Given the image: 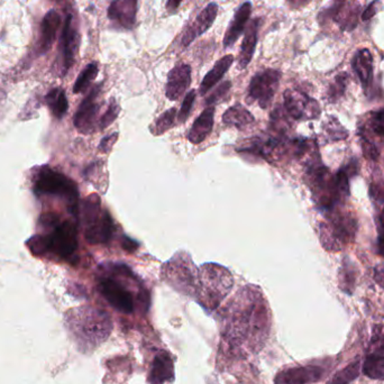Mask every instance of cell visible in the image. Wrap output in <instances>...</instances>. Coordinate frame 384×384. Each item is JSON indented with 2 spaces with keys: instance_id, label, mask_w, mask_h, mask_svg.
Segmentation results:
<instances>
[{
  "instance_id": "cell-1",
  "label": "cell",
  "mask_w": 384,
  "mask_h": 384,
  "mask_svg": "<svg viewBox=\"0 0 384 384\" xmlns=\"http://www.w3.org/2000/svg\"><path fill=\"white\" fill-rule=\"evenodd\" d=\"M266 312L263 301L254 291L242 290L226 316L225 336L233 348L254 351L257 341L266 339Z\"/></svg>"
},
{
  "instance_id": "cell-2",
  "label": "cell",
  "mask_w": 384,
  "mask_h": 384,
  "mask_svg": "<svg viewBox=\"0 0 384 384\" xmlns=\"http://www.w3.org/2000/svg\"><path fill=\"white\" fill-rule=\"evenodd\" d=\"M65 325L81 350L97 348L109 336L113 328L107 312L89 306L67 311Z\"/></svg>"
},
{
  "instance_id": "cell-3",
  "label": "cell",
  "mask_w": 384,
  "mask_h": 384,
  "mask_svg": "<svg viewBox=\"0 0 384 384\" xmlns=\"http://www.w3.org/2000/svg\"><path fill=\"white\" fill-rule=\"evenodd\" d=\"M233 287V277L228 270L217 264H204L198 273L195 295L200 303L215 309Z\"/></svg>"
},
{
  "instance_id": "cell-4",
  "label": "cell",
  "mask_w": 384,
  "mask_h": 384,
  "mask_svg": "<svg viewBox=\"0 0 384 384\" xmlns=\"http://www.w3.org/2000/svg\"><path fill=\"white\" fill-rule=\"evenodd\" d=\"M34 192L39 195H55L63 198L74 217L79 213V191L74 181L52 169L43 168L34 183Z\"/></svg>"
},
{
  "instance_id": "cell-5",
  "label": "cell",
  "mask_w": 384,
  "mask_h": 384,
  "mask_svg": "<svg viewBox=\"0 0 384 384\" xmlns=\"http://www.w3.org/2000/svg\"><path fill=\"white\" fill-rule=\"evenodd\" d=\"M85 237L89 244H107L113 235V220L109 213L101 207L100 198L96 193L85 198L83 204Z\"/></svg>"
},
{
  "instance_id": "cell-6",
  "label": "cell",
  "mask_w": 384,
  "mask_h": 384,
  "mask_svg": "<svg viewBox=\"0 0 384 384\" xmlns=\"http://www.w3.org/2000/svg\"><path fill=\"white\" fill-rule=\"evenodd\" d=\"M49 235H43L45 241L46 255L54 254L63 259L74 256L78 248V231L72 222L64 220L51 227Z\"/></svg>"
},
{
  "instance_id": "cell-7",
  "label": "cell",
  "mask_w": 384,
  "mask_h": 384,
  "mask_svg": "<svg viewBox=\"0 0 384 384\" xmlns=\"http://www.w3.org/2000/svg\"><path fill=\"white\" fill-rule=\"evenodd\" d=\"M162 275L174 288L181 290L182 292H195L197 284V272L193 263L184 256H175L163 266Z\"/></svg>"
},
{
  "instance_id": "cell-8",
  "label": "cell",
  "mask_w": 384,
  "mask_h": 384,
  "mask_svg": "<svg viewBox=\"0 0 384 384\" xmlns=\"http://www.w3.org/2000/svg\"><path fill=\"white\" fill-rule=\"evenodd\" d=\"M281 76L280 71L275 69H266L256 74L248 85V98L256 101L263 109L268 108L277 92Z\"/></svg>"
},
{
  "instance_id": "cell-9",
  "label": "cell",
  "mask_w": 384,
  "mask_h": 384,
  "mask_svg": "<svg viewBox=\"0 0 384 384\" xmlns=\"http://www.w3.org/2000/svg\"><path fill=\"white\" fill-rule=\"evenodd\" d=\"M284 109L293 119L310 120L319 117V104L303 92L295 89H288L284 92Z\"/></svg>"
},
{
  "instance_id": "cell-10",
  "label": "cell",
  "mask_w": 384,
  "mask_h": 384,
  "mask_svg": "<svg viewBox=\"0 0 384 384\" xmlns=\"http://www.w3.org/2000/svg\"><path fill=\"white\" fill-rule=\"evenodd\" d=\"M80 35L78 28L74 25V16L69 14L64 21L60 39V60H61V76L67 74L74 65L76 55L79 50Z\"/></svg>"
},
{
  "instance_id": "cell-11",
  "label": "cell",
  "mask_w": 384,
  "mask_h": 384,
  "mask_svg": "<svg viewBox=\"0 0 384 384\" xmlns=\"http://www.w3.org/2000/svg\"><path fill=\"white\" fill-rule=\"evenodd\" d=\"M98 289L107 301L117 310L124 314H131L134 310V300L131 292L116 280L111 277H101L98 282Z\"/></svg>"
},
{
  "instance_id": "cell-12",
  "label": "cell",
  "mask_w": 384,
  "mask_h": 384,
  "mask_svg": "<svg viewBox=\"0 0 384 384\" xmlns=\"http://www.w3.org/2000/svg\"><path fill=\"white\" fill-rule=\"evenodd\" d=\"M101 85L103 83H99L92 88V92H89V95L80 104L74 115V126L83 134L92 133L95 127L96 117L99 110L98 97L100 94Z\"/></svg>"
},
{
  "instance_id": "cell-13",
  "label": "cell",
  "mask_w": 384,
  "mask_h": 384,
  "mask_svg": "<svg viewBox=\"0 0 384 384\" xmlns=\"http://www.w3.org/2000/svg\"><path fill=\"white\" fill-rule=\"evenodd\" d=\"M138 0H114L108 8V19L115 26L131 30L136 24Z\"/></svg>"
},
{
  "instance_id": "cell-14",
  "label": "cell",
  "mask_w": 384,
  "mask_h": 384,
  "mask_svg": "<svg viewBox=\"0 0 384 384\" xmlns=\"http://www.w3.org/2000/svg\"><path fill=\"white\" fill-rule=\"evenodd\" d=\"M217 14H218V5L216 3H211L204 7V10L197 16L195 21L183 33L182 41H181L183 49L188 47L197 37L206 33L213 26Z\"/></svg>"
},
{
  "instance_id": "cell-15",
  "label": "cell",
  "mask_w": 384,
  "mask_h": 384,
  "mask_svg": "<svg viewBox=\"0 0 384 384\" xmlns=\"http://www.w3.org/2000/svg\"><path fill=\"white\" fill-rule=\"evenodd\" d=\"M191 83V67L188 64H179L169 72L165 85V95L169 100H178L189 88Z\"/></svg>"
},
{
  "instance_id": "cell-16",
  "label": "cell",
  "mask_w": 384,
  "mask_h": 384,
  "mask_svg": "<svg viewBox=\"0 0 384 384\" xmlns=\"http://www.w3.org/2000/svg\"><path fill=\"white\" fill-rule=\"evenodd\" d=\"M61 26V16L55 10H50L41 23L40 40H39V52L45 54L52 47L56 39L58 28Z\"/></svg>"
},
{
  "instance_id": "cell-17",
  "label": "cell",
  "mask_w": 384,
  "mask_h": 384,
  "mask_svg": "<svg viewBox=\"0 0 384 384\" xmlns=\"http://www.w3.org/2000/svg\"><path fill=\"white\" fill-rule=\"evenodd\" d=\"M250 14H252V3L250 1L243 3L238 8L237 12H235L234 19L231 21L229 28L226 31L225 37H224V47L225 49L232 47L235 42L239 39L242 33L244 32L245 28H246Z\"/></svg>"
},
{
  "instance_id": "cell-18",
  "label": "cell",
  "mask_w": 384,
  "mask_h": 384,
  "mask_svg": "<svg viewBox=\"0 0 384 384\" xmlns=\"http://www.w3.org/2000/svg\"><path fill=\"white\" fill-rule=\"evenodd\" d=\"M261 23H262V19L257 17V19H254L253 21H250L248 28H247L244 40L242 43L241 53L238 56V65L242 70L248 67V64L253 58L256 43H257V39H259Z\"/></svg>"
},
{
  "instance_id": "cell-19",
  "label": "cell",
  "mask_w": 384,
  "mask_h": 384,
  "mask_svg": "<svg viewBox=\"0 0 384 384\" xmlns=\"http://www.w3.org/2000/svg\"><path fill=\"white\" fill-rule=\"evenodd\" d=\"M173 361L167 352H161L153 361L152 369L149 375L151 384H164L173 378Z\"/></svg>"
},
{
  "instance_id": "cell-20",
  "label": "cell",
  "mask_w": 384,
  "mask_h": 384,
  "mask_svg": "<svg viewBox=\"0 0 384 384\" xmlns=\"http://www.w3.org/2000/svg\"><path fill=\"white\" fill-rule=\"evenodd\" d=\"M213 117H215V107L208 106L193 122L188 134L189 142L192 144H200L209 136L213 131Z\"/></svg>"
},
{
  "instance_id": "cell-21",
  "label": "cell",
  "mask_w": 384,
  "mask_h": 384,
  "mask_svg": "<svg viewBox=\"0 0 384 384\" xmlns=\"http://www.w3.org/2000/svg\"><path fill=\"white\" fill-rule=\"evenodd\" d=\"M323 370L318 366H305L290 369L282 375L284 384H308L319 381Z\"/></svg>"
},
{
  "instance_id": "cell-22",
  "label": "cell",
  "mask_w": 384,
  "mask_h": 384,
  "mask_svg": "<svg viewBox=\"0 0 384 384\" xmlns=\"http://www.w3.org/2000/svg\"><path fill=\"white\" fill-rule=\"evenodd\" d=\"M234 62V56L233 55H225L224 58H220V61H217L209 72L204 76V80L200 83L199 92L202 95H206L211 89H213L220 80L223 79L226 72L229 70V67H232Z\"/></svg>"
},
{
  "instance_id": "cell-23",
  "label": "cell",
  "mask_w": 384,
  "mask_h": 384,
  "mask_svg": "<svg viewBox=\"0 0 384 384\" xmlns=\"http://www.w3.org/2000/svg\"><path fill=\"white\" fill-rule=\"evenodd\" d=\"M353 69L364 88H367L373 79V58L369 50H360L353 58Z\"/></svg>"
},
{
  "instance_id": "cell-24",
  "label": "cell",
  "mask_w": 384,
  "mask_h": 384,
  "mask_svg": "<svg viewBox=\"0 0 384 384\" xmlns=\"http://www.w3.org/2000/svg\"><path fill=\"white\" fill-rule=\"evenodd\" d=\"M330 226L339 243H344V244L351 243L356 235V220L352 218L350 215H341L337 217Z\"/></svg>"
},
{
  "instance_id": "cell-25",
  "label": "cell",
  "mask_w": 384,
  "mask_h": 384,
  "mask_svg": "<svg viewBox=\"0 0 384 384\" xmlns=\"http://www.w3.org/2000/svg\"><path fill=\"white\" fill-rule=\"evenodd\" d=\"M223 120L226 125L243 129L254 122V117L245 107L237 104L226 110Z\"/></svg>"
},
{
  "instance_id": "cell-26",
  "label": "cell",
  "mask_w": 384,
  "mask_h": 384,
  "mask_svg": "<svg viewBox=\"0 0 384 384\" xmlns=\"http://www.w3.org/2000/svg\"><path fill=\"white\" fill-rule=\"evenodd\" d=\"M359 12H360V5L352 3H341L337 12L335 10L334 19L339 23L341 28L352 30L356 26Z\"/></svg>"
},
{
  "instance_id": "cell-27",
  "label": "cell",
  "mask_w": 384,
  "mask_h": 384,
  "mask_svg": "<svg viewBox=\"0 0 384 384\" xmlns=\"http://www.w3.org/2000/svg\"><path fill=\"white\" fill-rule=\"evenodd\" d=\"M363 373L374 380H384V353L370 351L363 365Z\"/></svg>"
},
{
  "instance_id": "cell-28",
  "label": "cell",
  "mask_w": 384,
  "mask_h": 384,
  "mask_svg": "<svg viewBox=\"0 0 384 384\" xmlns=\"http://www.w3.org/2000/svg\"><path fill=\"white\" fill-rule=\"evenodd\" d=\"M45 103L55 118L61 119L67 114V104L65 92L61 88H54L46 95Z\"/></svg>"
},
{
  "instance_id": "cell-29",
  "label": "cell",
  "mask_w": 384,
  "mask_h": 384,
  "mask_svg": "<svg viewBox=\"0 0 384 384\" xmlns=\"http://www.w3.org/2000/svg\"><path fill=\"white\" fill-rule=\"evenodd\" d=\"M98 64L96 62L88 64L87 67L83 69V72L79 74L76 78V83L74 85V94H80V92H85V89L88 88L89 85H92V81L96 79L98 76Z\"/></svg>"
},
{
  "instance_id": "cell-30",
  "label": "cell",
  "mask_w": 384,
  "mask_h": 384,
  "mask_svg": "<svg viewBox=\"0 0 384 384\" xmlns=\"http://www.w3.org/2000/svg\"><path fill=\"white\" fill-rule=\"evenodd\" d=\"M177 115V109L175 108H171L168 111L162 114L159 118H156L153 122L152 125L149 126V131L153 135L163 134L165 131H168L174 124V118Z\"/></svg>"
},
{
  "instance_id": "cell-31",
  "label": "cell",
  "mask_w": 384,
  "mask_h": 384,
  "mask_svg": "<svg viewBox=\"0 0 384 384\" xmlns=\"http://www.w3.org/2000/svg\"><path fill=\"white\" fill-rule=\"evenodd\" d=\"M360 361H355L345 369L336 373L332 380L327 384H348L354 381L360 374Z\"/></svg>"
},
{
  "instance_id": "cell-32",
  "label": "cell",
  "mask_w": 384,
  "mask_h": 384,
  "mask_svg": "<svg viewBox=\"0 0 384 384\" xmlns=\"http://www.w3.org/2000/svg\"><path fill=\"white\" fill-rule=\"evenodd\" d=\"M319 237L321 244L327 250L337 252V250H341V243L336 237L335 233L332 231V226L330 224H320Z\"/></svg>"
},
{
  "instance_id": "cell-33",
  "label": "cell",
  "mask_w": 384,
  "mask_h": 384,
  "mask_svg": "<svg viewBox=\"0 0 384 384\" xmlns=\"http://www.w3.org/2000/svg\"><path fill=\"white\" fill-rule=\"evenodd\" d=\"M348 264L344 263V266L339 271V287L344 292L352 293L353 292L354 286H355V280H356V273L352 268V266H348Z\"/></svg>"
},
{
  "instance_id": "cell-34",
  "label": "cell",
  "mask_w": 384,
  "mask_h": 384,
  "mask_svg": "<svg viewBox=\"0 0 384 384\" xmlns=\"http://www.w3.org/2000/svg\"><path fill=\"white\" fill-rule=\"evenodd\" d=\"M119 111H120V107L117 104V101L115 99H111L109 105H108V108H107L104 115L101 116L100 122H99V128L105 129V128L111 125L115 122V119L118 117Z\"/></svg>"
},
{
  "instance_id": "cell-35",
  "label": "cell",
  "mask_w": 384,
  "mask_h": 384,
  "mask_svg": "<svg viewBox=\"0 0 384 384\" xmlns=\"http://www.w3.org/2000/svg\"><path fill=\"white\" fill-rule=\"evenodd\" d=\"M348 74H339L336 78L334 83L330 85V92H328L330 100L336 101L344 94L346 85H348Z\"/></svg>"
},
{
  "instance_id": "cell-36",
  "label": "cell",
  "mask_w": 384,
  "mask_h": 384,
  "mask_svg": "<svg viewBox=\"0 0 384 384\" xmlns=\"http://www.w3.org/2000/svg\"><path fill=\"white\" fill-rule=\"evenodd\" d=\"M326 131L332 140H345L348 138V133L337 119H330L327 122Z\"/></svg>"
},
{
  "instance_id": "cell-37",
  "label": "cell",
  "mask_w": 384,
  "mask_h": 384,
  "mask_svg": "<svg viewBox=\"0 0 384 384\" xmlns=\"http://www.w3.org/2000/svg\"><path fill=\"white\" fill-rule=\"evenodd\" d=\"M195 100V90H191V92L186 94V97L183 99L182 105H181L180 111L178 114V119L180 120L181 122H186V118L189 117L190 111H191L192 106H193V103Z\"/></svg>"
},
{
  "instance_id": "cell-38",
  "label": "cell",
  "mask_w": 384,
  "mask_h": 384,
  "mask_svg": "<svg viewBox=\"0 0 384 384\" xmlns=\"http://www.w3.org/2000/svg\"><path fill=\"white\" fill-rule=\"evenodd\" d=\"M361 144H362L363 153H364L366 159L370 160V161H376L378 159L380 153H378V147L375 145L374 142L363 135Z\"/></svg>"
},
{
  "instance_id": "cell-39",
  "label": "cell",
  "mask_w": 384,
  "mask_h": 384,
  "mask_svg": "<svg viewBox=\"0 0 384 384\" xmlns=\"http://www.w3.org/2000/svg\"><path fill=\"white\" fill-rule=\"evenodd\" d=\"M231 87H232L231 81H225L223 85H220V87H218V88H217L216 90H215V92H213V94L207 98L206 103H207L208 106L216 104V103H218L222 98L225 97V96L228 94Z\"/></svg>"
},
{
  "instance_id": "cell-40",
  "label": "cell",
  "mask_w": 384,
  "mask_h": 384,
  "mask_svg": "<svg viewBox=\"0 0 384 384\" xmlns=\"http://www.w3.org/2000/svg\"><path fill=\"white\" fill-rule=\"evenodd\" d=\"M371 129L378 138H384V109L376 111L371 119Z\"/></svg>"
},
{
  "instance_id": "cell-41",
  "label": "cell",
  "mask_w": 384,
  "mask_h": 384,
  "mask_svg": "<svg viewBox=\"0 0 384 384\" xmlns=\"http://www.w3.org/2000/svg\"><path fill=\"white\" fill-rule=\"evenodd\" d=\"M376 246L378 255L384 257V208L378 216V237Z\"/></svg>"
},
{
  "instance_id": "cell-42",
  "label": "cell",
  "mask_w": 384,
  "mask_h": 384,
  "mask_svg": "<svg viewBox=\"0 0 384 384\" xmlns=\"http://www.w3.org/2000/svg\"><path fill=\"white\" fill-rule=\"evenodd\" d=\"M370 351H378L384 353V335H382L381 332H378L375 334L372 343H371Z\"/></svg>"
},
{
  "instance_id": "cell-43",
  "label": "cell",
  "mask_w": 384,
  "mask_h": 384,
  "mask_svg": "<svg viewBox=\"0 0 384 384\" xmlns=\"http://www.w3.org/2000/svg\"><path fill=\"white\" fill-rule=\"evenodd\" d=\"M117 138H118V134H117V133L106 136L104 140H101L100 145H99L101 151H103V152H109L114 144L116 143Z\"/></svg>"
},
{
  "instance_id": "cell-44",
  "label": "cell",
  "mask_w": 384,
  "mask_h": 384,
  "mask_svg": "<svg viewBox=\"0 0 384 384\" xmlns=\"http://www.w3.org/2000/svg\"><path fill=\"white\" fill-rule=\"evenodd\" d=\"M374 279L376 284L384 289V266H378L374 268Z\"/></svg>"
},
{
  "instance_id": "cell-45",
  "label": "cell",
  "mask_w": 384,
  "mask_h": 384,
  "mask_svg": "<svg viewBox=\"0 0 384 384\" xmlns=\"http://www.w3.org/2000/svg\"><path fill=\"white\" fill-rule=\"evenodd\" d=\"M287 3L292 10H298L301 7L307 6L310 3V0H287Z\"/></svg>"
},
{
  "instance_id": "cell-46",
  "label": "cell",
  "mask_w": 384,
  "mask_h": 384,
  "mask_svg": "<svg viewBox=\"0 0 384 384\" xmlns=\"http://www.w3.org/2000/svg\"><path fill=\"white\" fill-rule=\"evenodd\" d=\"M181 3H182V0H168L167 10L170 12H175L179 8V6H180Z\"/></svg>"
},
{
  "instance_id": "cell-47",
  "label": "cell",
  "mask_w": 384,
  "mask_h": 384,
  "mask_svg": "<svg viewBox=\"0 0 384 384\" xmlns=\"http://www.w3.org/2000/svg\"><path fill=\"white\" fill-rule=\"evenodd\" d=\"M122 247L125 248L127 252H133V250H136L138 248V244L135 243V242L131 241V239H128V238H125L124 242H122Z\"/></svg>"
},
{
  "instance_id": "cell-48",
  "label": "cell",
  "mask_w": 384,
  "mask_h": 384,
  "mask_svg": "<svg viewBox=\"0 0 384 384\" xmlns=\"http://www.w3.org/2000/svg\"><path fill=\"white\" fill-rule=\"evenodd\" d=\"M375 5H376V1H374V3H371V5H370L369 8H367V10H365V12H364V14H363V19H364V21H366V19H372L373 15H374L375 12H376V10H375L374 6Z\"/></svg>"
},
{
  "instance_id": "cell-49",
  "label": "cell",
  "mask_w": 384,
  "mask_h": 384,
  "mask_svg": "<svg viewBox=\"0 0 384 384\" xmlns=\"http://www.w3.org/2000/svg\"><path fill=\"white\" fill-rule=\"evenodd\" d=\"M56 1H58V0H56Z\"/></svg>"
}]
</instances>
